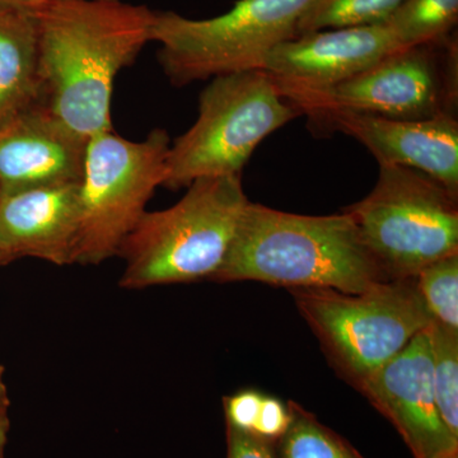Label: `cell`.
I'll return each mask as SVG.
<instances>
[{"mask_svg": "<svg viewBox=\"0 0 458 458\" xmlns=\"http://www.w3.org/2000/svg\"><path fill=\"white\" fill-rule=\"evenodd\" d=\"M35 12L41 104L87 140L114 131V80L150 41L155 12L123 0H47Z\"/></svg>", "mask_w": 458, "mask_h": 458, "instance_id": "cell-1", "label": "cell"}, {"mask_svg": "<svg viewBox=\"0 0 458 458\" xmlns=\"http://www.w3.org/2000/svg\"><path fill=\"white\" fill-rule=\"evenodd\" d=\"M214 282H260L358 293L390 280L348 213L302 216L247 204Z\"/></svg>", "mask_w": 458, "mask_h": 458, "instance_id": "cell-2", "label": "cell"}, {"mask_svg": "<svg viewBox=\"0 0 458 458\" xmlns=\"http://www.w3.org/2000/svg\"><path fill=\"white\" fill-rule=\"evenodd\" d=\"M250 203L241 174L201 177L164 210L146 212L123 241L120 286L143 289L213 279Z\"/></svg>", "mask_w": 458, "mask_h": 458, "instance_id": "cell-3", "label": "cell"}, {"mask_svg": "<svg viewBox=\"0 0 458 458\" xmlns=\"http://www.w3.org/2000/svg\"><path fill=\"white\" fill-rule=\"evenodd\" d=\"M300 114L264 69L213 78L199 96L197 122L171 143L162 186L242 174L261 141Z\"/></svg>", "mask_w": 458, "mask_h": 458, "instance_id": "cell-4", "label": "cell"}, {"mask_svg": "<svg viewBox=\"0 0 458 458\" xmlns=\"http://www.w3.org/2000/svg\"><path fill=\"white\" fill-rule=\"evenodd\" d=\"M289 291L328 360L355 388L432 324L415 279L386 280L358 293Z\"/></svg>", "mask_w": 458, "mask_h": 458, "instance_id": "cell-5", "label": "cell"}, {"mask_svg": "<svg viewBox=\"0 0 458 458\" xmlns=\"http://www.w3.org/2000/svg\"><path fill=\"white\" fill-rule=\"evenodd\" d=\"M312 0H237L222 16L191 20L155 12L150 41L174 86L264 69L267 55L298 36V22Z\"/></svg>", "mask_w": 458, "mask_h": 458, "instance_id": "cell-6", "label": "cell"}, {"mask_svg": "<svg viewBox=\"0 0 458 458\" xmlns=\"http://www.w3.org/2000/svg\"><path fill=\"white\" fill-rule=\"evenodd\" d=\"M344 212L390 280L458 252V195L414 168L379 165L372 191Z\"/></svg>", "mask_w": 458, "mask_h": 458, "instance_id": "cell-7", "label": "cell"}, {"mask_svg": "<svg viewBox=\"0 0 458 458\" xmlns=\"http://www.w3.org/2000/svg\"><path fill=\"white\" fill-rule=\"evenodd\" d=\"M171 140L155 129L132 141L114 131L93 135L81 181L77 262L99 265L119 255L156 189L164 185Z\"/></svg>", "mask_w": 458, "mask_h": 458, "instance_id": "cell-8", "label": "cell"}, {"mask_svg": "<svg viewBox=\"0 0 458 458\" xmlns=\"http://www.w3.org/2000/svg\"><path fill=\"white\" fill-rule=\"evenodd\" d=\"M458 49L454 36L439 44L403 47L333 89L309 96L301 114L344 110L397 120L457 114Z\"/></svg>", "mask_w": 458, "mask_h": 458, "instance_id": "cell-9", "label": "cell"}, {"mask_svg": "<svg viewBox=\"0 0 458 458\" xmlns=\"http://www.w3.org/2000/svg\"><path fill=\"white\" fill-rule=\"evenodd\" d=\"M400 49L403 47L386 23L322 30L279 44L265 60L264 71L294 107Z\"/></svg>", "mask_w": 458, "mask_h": 458, "instance_id": "cell-10", "label": "cell"}, {"mask_svg": "<svg viewBox=\"0 0 458 458\" xmlns=\"http://www.w3.org/2000/svg\"><path fill=\"white\" fill-rule=\"evenodd\" d=\"M313 131H340L369 150L379 165L414 168L458 195L457 114L397 120L331 110L309 114Z\"/></svg>", "mask_w": 458, "mask_h": 458, "instance_id": "cell-11", "label": "cell"}, {"mask_svg": "<svg viewBox=\"0 0 458 458\" xmlns=\"http://www.w3.org/2000/svg\"><path fill=\"white\" fill-rule=\"evenodd\" d=\"M428 327L358 387L396 428L414 458H437L458 448L437 406Z\"/></svg>", "mask_w": 458, "mask_h": 458, "instance_id": "cell-12", "label": "cell"}, {"mask_svg": "<svg viewBox=\"0 0 458 458\" xmlns=\"http://www.w3.org/2000/svg\"><path fill=\"white\" fill-rule=\"evenodd\" d=\"M81 182L0 191V265L35 258L77 262Z\"/></svg>", "mask_w": 458, "mask_h": 458, "instance_id": "cell-13", "label": "cell"}, {"mask_svg": "<svg viewBox=\"0 0 458 458\" xmlns=\"http://www.w3.org/2000/svg\"><path fill=\"white\" fill-rule=\"evenodd\" d=\"M89 140L45 105L0 125V191L81 182Z\"/></svg>", "mask_w": 458, "mask_h": 458, "instance_id": "cell-14", "label": "cell"}, {"mask_svg": "<svg viewBox=\"0 0 458 458\" xmlns=\"http://www.w3.org/2000/svg\"><path fill=\"white\" fill-rule=\"evenodd\" d=\"M38 102V23L35 9L0 2V125Z\"/></svg>", "mask_w": 458, "mask_h": 458, "instance_id": "cell-15", "label": "cell"}, {"mask_svg": "<svg viewBox=\"0 0 458 458\" xmlns=\"http://www.w3.org/2000/svg\"><path fill=\"white\" fill-rule=\"evenodd\" d=\"M457 21L458 0H405L386 25L401 47H410L447 40Z\"/></svg>", "mask_w": 458, "mask_h": 458, "instance_id": "cell-16", "label": "cell"}, {"mask_svg": "<svg viewBox=\"0 0 458 458\" xmlns=\"http://www.w3.org/2000/svg\"><path fill=\"white\" fill-rule=\"evenodd\" d=\"M288 408L291 424L276 442L278 458H366L300 403L289 401Z\"/></svg>", "mask_w": 458, "mask_h": 458, "instance_id": "cell-17", "label": "cell"}, {"mask_svg": "<svg viewBox=\"0 0 458 458\" xmlns=\"http://www.w3.org/2000/svg\"><path fill=\"white\" fill-rule=\"evenodd\" d=\"M405 0H312L298 22V36L343 27L382 25Z\"/></svg>", "mask_w": 458, "mask_h": 458, "instance_id": "cell-18", "label": "cell"}, {"mask_svg": "<svg viewBox=\"0 0 458 458\" xmlns=\"http://www.w3.org/2000/svg\"><path fill=\"white\" fill-rule=\"evenodd\" d=\"M428 333L437 406L443 423L458 438V333L434 322Z\"/></svg>", "mask_w": 458, "mask_h": 458, "instance_id": "cell-19", "label": "cell"}, {"mask_svg": "<svg viewBox=\"0 0 458 458\" xmlns=\"http://www.w3.org/2000/svg\"><path fill=\"white\" fill-rule=\"evenodd\" d=\"M414 279L432 322L458 333V252L428 265Z\"/></svg>", "mask_w": 458, "mask_h": 458, "instance_id": "cell-20", "label": "cell"}, {"mask_svg": "<svg viewBox=\"0 0 458 458\" xmlns=\"http://www.w3.org/2000/svg\"><path fill=\"white\" fill-rule=\"evenodd\" d=\"M262 397L264 394L256 390L238 391L231 396L225 397L223 405L227 426L252 433L260 411Z\"/></svg>", "mask_w": 458, "mask_h": 458, "instance_id": "cell-21", "label": "cell"}, {"mask_svg": "<svg viewBox=\"0 0 458 458\" xmlns=\"http://www.w3.org/2000/svg\"><path fill=\"white\" fill-rule=\"evenodd\" d=\"M291 424V411L288 403L274 396L264 394L259 411L258 420L252 433L271 442H278Z\"/></svg>", "mask_w": 458, "mask_h": 458, "instance_id": "cell-22", "label": "cell"}, {"mask_svg": "<svg viewBox=\"0 0 458 458\" xmlns=\"http://www.w3.org/2000/svg\"><path fill=\"white\" fill-rule=\"evenodd\" d=\"M227 458H278L276 443L227 426Z\"/></svg>", "mask_w": 458, "mask_h": 458, "instance_id": "cell-23", "label": "cell"}, {"mask_svg": "<svg viewBox=\"0 0 458 458\" xmlns=\"http://www.w3.org/2000/svg\"><path fill=\"white\" fill-rule=\"evenodd\" d=\"M9 403L7 388H0V458H4L5 447H7L9 428Z\"/></svg>", "mask_w": 458, "mask_h": 458, "instance_id": "cell-24", "label": "cell"}, {"mask_svg": "<svg viewBox=\"0 0 458 458\" xmlns=\"http://www.w3.org/2000/svg\"><path fill=\"white\" fill-rule=\"evenodd\" d=\"M5 4L14 5V7L25 9H38L41 4H44L47 0H0Z\"/></svg>", "mask_w": 458, "mask_h": 458, "instance_id": "cell-25", "label": "cell"}, {"mask_svg": "<svg viewBox=\"0 0 458 458\" xmlns=\"http://www.w3.org/2000/svg\"><path fill=\"white\" fill-rule=\"evenodd\" d=\"M437 458H458V448H454V450L445 452V454H441Z\"/></svg>", "mask_w": 458, "mask_h": 458, "instance_id": "cell-26", "label": "cell"}, {"mask_svg": "<svg viewBox=\"0 0 458 458\" xmlns=\"http://www.w3.org/2000/svg\"><path fill=\"white\" fill-rule=\"evenodd\" d=\"M0 388H7L4 381V367L0 364Z\"/></svg>", "mask_w": 458, "mask_h": 458, "instance_id": "cell-27", "label": "cell"}]
</instances>
